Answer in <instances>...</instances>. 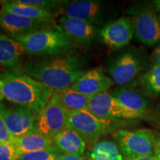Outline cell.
Returning a JSON list of instances; mask_svg holds the SVG:
<instances>
[{
    "mask_svg": "<svg viewBox=\"0 0 160 160\" xmlns=\"http://www.w3.org/2000/svg\"><path fill=\"white\" fill-rule=\"evenodd\" d=\"M86 59L75 53L28 61L20 68L53 91L71 87L85 74Z\"/></svg>",
    "mask_w": 160,
    "mask_h": 160,
    "instance_id": "obj_1",
    "label": "cell"
},
{
    "mask_svg": "<svg viewBox=\"0 0 160 160\" xmlns=\"http://www.w3.org/2000/svg\"><path fill=\"white\" fill-rule=\"evenodd\" d=\"M0 91L8 101L23 106L38 116L53 96V90L13 68L0 73Z\"/></svg>",
    "mask_w": 160,
    "mask_h": 160,
    "instance_id": "obj_2",
    "label": "cell"
},
{
    "mask_svg": "<svg viewBox=\"0 0 160 160\" xmlns=\"http://www.w3.org/2000/svg\"><path fill=\"white\" fill-rule=\"evenodd\" d=\"M11 38L22 45L26 53L37 57H53L65 55L71 53L77 47V43L59 25Z\"/></svg>",
    "mask_w": 160,
    "mask_h": 160,
    "instance_id": "obj_3",
    "label": "cell"
},
{
    "mask_svg": "<svg viewBox=\"0 0 160 160\" xmlns=\"http://www.w3.org/2000/svg\"><path fill=\"white\" fill-rule=\"evenodd\" d=\"M61 13L65 17L88 22L97 27H104L116 16L109 4L96 0L65 1Z\"/></svg>",
    "mask_w": 160,
    "mask_h": 160,
    "instance_id": "obj_4",
    "label": "cell"
},
{
    "mask_svg": "<svg viewBox=\"0 0 160 160\" xmlns=\"http://www.w3.org/2000/svg\"><path fill=\"white\" fill-rule=\"evenodd\" d=\"M116 138L125 159L154 155L155 135L151 130H119Z\"/></svg>",
    "mask_w": 160,
    "mask_h": 160,
    "instance_id": "obj_5",
    "label": "cell"
},
{
    "mask_svg": "<svg viewBox=\"0 0 160 160\" xmlns=\"http://www.w3.org/2000/svg\"><path fill=\"white\" fill-rule=\"evenodd\" d=\"M112 120L101 119L88 110L68 113L67 128L77 132L85 141L94 142L111 130Z\"/></svg>",
    "mask_w": 160,
    "mask_h": 160,
    "instance_id": "obj_6",
    "label": "cell"
},
{
    "mask_svg": "<svg viewBox=\"0 0 160 160\" xmlns=\"http://www.w3.org/2000/svg\"><path fill=\"white\" fill-rule=\"evenodd\" d=\"M143 70L144 62L139 53L128 50L118 56L107 71L113 82L124 86L128 85L139 79Z\"/></svg>",
    "mask_w": 160,
    "mask_h": 160,
    "instance_id": "obj_7",
    "label": "cell"
},
{
    "mask_svg": "<svg viewBox=\"0 0 160 160\" xmlns=\"http://www.w3.org/2000/svg\"><path fill=\"white\" fill-rule=\"evenodd\" d=\"M68 112L64 108L53 93L50 101L37 116L36 133L53 138L67 128Z\"/></svg>",
    "mask_w": 160,
    "mask_h": 160,
    "instance_id": "obj_8",
    "label": "cell"
},
{
    "mask_svg": "<svg viewBox=\"0 0 160 160\" xmlns=\"http://www.w3.org/2000/svg\"><path fill=\"white\" fill-rule=\"evenodd\" d=\"M88 111L99 119L106 120L137 119L145 116L125 108L108 92H102L90 98Z\"/></svg>",
    "mask_w": 160,
    "mask_h": 160,
    "instance_id": "obj_9",
    "label": "cell"
},
{
    "mask_svg": "<svg viewBox=\"0 0 160 160\" xmlns=\"http://www.w3.org/2000/svg\"><path fill=\"white\" fill-rule=\"evenodd\" d=\"M0 114L13 138L36 133L37 116L28 108L20 105L5 108Z\"/></svg>",
    "mask_w": 160,
    "mask_h": 160,
    "instance_id": "obj_10",
    "label": "cell"
},
{
    "mask_svg": "<svg viewBox=\"0 0 160 160\" xmlns=\"http://www.w3.org/2000/svg\"><path fill=\"white\" fill-rule=\"evenodd\" d=\"M133 18L134 35L139 42L153 47L160 42V17L154 10L145 8Z\"/></svg>",
    "mask_w": 160,
    "mask_h": 160,
    "instance_id": "obj_11",
    "label": "cell"
},
{
    "mask_svg": "<svg viewBox=\"0 0 160 160\" xmlns=\"http://www.w3.org/2000/svg\"><path fill=\"white\" fill-rule=\"evenodd\" d=\"M55 25H57L55 20L33 19L3 11H0V28L11 37L29 34Z\"/></svg>",
    "mask_w": 160,
    "mask_h": 160,
    "instance_id": "obj_12",
    "label": "cell"
},
{
    "mask_svg": "<svg viewBox=\"0 0 160 160\" xmlns=\"http://www.w3.org/2000/svg\"><path fill=\"white\" fill-rule=\"evenodd\" d=\"M134 35L133 17H122L113 20L104 26L100 31V37L106 45L113 49H119L127 45Z\"/></svg>",
    "mask_w": 160,
    "mask_h": 160,
    "instance_id": "obj_13",
    "label": "cell"
},
{
    "mask_svg": "<svg viewBox=\"0 0 160 160\" xmlns=\"http://www.w3.org/2000/svg\"><path fill=\"white\" fill-rule=\"evenodd\" d=\"M58 25L77 44L88 46L100 36V30L93 24L74 18L62 16Z\"/></svg>",
    "mask_w": 160,
    "mask_h": 160,
    "instance_id": "obj_14",
    "label": "cell"
},
{
    "mask_svg": "<svg viewBox=\"0 0 160 160\" xmlns=\"http://www.w3.org/2000/svg\"><path fill=\"white\" fill-rule=\"evenodd\" d=\"M114 84L110 77L104 73L101 68L87 71L72 85L71 88L82 94L92 97L98 93L107 92Z\"/></svg>",
    "mask_w": 160,
    "mask_h": 160,
    "instance_id": "obj_15",
    "label": "cell"
},
{
    "mask_svg": "<svg viewBox=\"0 0 160 160\" xmlns=\"http://www.w3.org/2000/svg\"><path fill=\"white\" fill-rule=\"evenodd\" d=\"M54 145L63 154L83 155L86 143L81 136L71 129L65 128L53 137Z\"/></svg>",
    "mask_w": 160,
    "mask_h": 160,
    "instance_id": "obj_16",
    "label": "cell"
},
{
    "mask_svg": "<svg viewBox=\"0 0 160 160\" xmlns=\"http://www.w3.org/2000/svg\"><path fill=\"white\" fill-rule=\"evenodd\" d=\"M25 53L21 43L8 35L0 33V65L13 68Z\"/></svg>",
    "mask_w": 160,
    "mask_h": 160,
    "instance_id": "obj_17",
    "label": "cell"
},
{
    "mask_svg": "<svg viewBox=\"0 0 160 160\" xmlns=\"http://www.w3.org/2000/svg\"><path fill=\"white\" fill-rule=\"evenodd\" d=\"M110 93L131 111L145 115L146 111L150 107L148 100L143 97L141 93L134 90L122 88L113 90Z\"/></svg>",
    "mask_w": 160,
    "mask_h": 160,
    "instance_id": "obj_18",
    "label": "cell"
},
{
    "mask_svg": "<svg viewBox=\"0 0 160 160\" xmlns=\"http://www.w3.org/2000/svg\"><path fill=\"white\" fill-rule=\"evenodd\" d=\"M20 154L51 149L54 146L53 138L37 134L13 138L12 141Z\"/></svg>",
    "mask_w": 160,
    "mask_h": 160,
    "instance_id": "obj_19",
    "label": "cell"
},
{
    "mask_svg": "<svg viewBox=\"0 0 160 160\" xmlns=\"http://www.w3.org/2000/svg\"><path fill=\"white\" fill-rule=\"evenodd\" d=\"M62 106L69 113L88 110L90 98L71 88L54 91L53 93Z\"/></svg>",
    "mask_w": 160,
    "mask_h": 160,
    "instance_id": "obj_20",
    "label": "cell"
},
{
    "mask_svg": "<svg viewBox=\"0 0 160 160\" xmlns=\"http://www.w3.org/2000/svg\"><path fill=\"white\" fill-rule=\"evenodd\" d=\"M2 11L13 14L33 19H45L54 21L55 16L42 11L33 6L25 5L17 1H6L4 4Z\"/></svg>",
    "mask_w": 160,
    "mask_h": 160,
    "instance_id": "obj_21",
    "label": "cell"
},
{
    "mask_svg": "<svg viewBox=\"0 0 160 160\" xmlns=\"http://www.w3.org/2000/svg\"><path fill=\"white\" fill-rule=\"evenodd\" d=\"M90 160H123L117 144L110 140L97 142L89 153Z\"/></svg>",
    "mask_w": 160,
    "mask_h": 160,
    "instance_id": "obj_22",
    "label": "cell"
},
{
    "mask_svg": "<svg viewBox=\"0 0 160 160\" xmlns=\"http://www.w3.org/2000/svg\"><path fill=\"white\" fill-rule=\"evenodd\" d=\"M141 88L148 94H160V65H153L138 79Z\"/></svg>",
    "mask_w": 160,
    "mask_h": 160,
    "instance_id": "obj_23",
    "label": "cell"
},
{
    "mask_svg": "<svg viewBox=\"0 0 160 160\" xmlns=\"http://www.w3.org/2000/svg\"><path fill=\"white\" fill-rule=\"evenodd\" d=\"M18 2L33 6L42 11L53 14V16L61 13L63 5L65 1L59 0H17Z\"/></svg>",
    "mask_w": 160,
    "mask_h": 160,
    "instance_id": "obj_24",
    "label": "cell"
},
{
    "mask_svg": "<svg viewBox=\"0 0 160 160\" xmlns=\"http://www.w3.org/2000/svg\"><path fill=\"white\" fill-rule=\"evenodd\" d=\"M62 154V153L54 145L52 148L45 151L24 153L20 156L18 160H57Z\"/></svg>",
    "mask_w": 160,
    "mask_h": 160,
    "instance_id": "obj_25",
    "label": "cell"
},
{
    "mask_svg": "<svg viewBox=\"0 0 160 160\" xmlns=\"http://www.w3.org/2000/svg\"><path fill=\"white\" fill-rule=\"evenodd\" d=\"M20 156L12 142L0 144V160H18Z\"/></svg>",
    "mask_w": 160,
    "mask_h": 160,
    "instance_id": "obj_26",
    "label": "cell"
},
{
    "mask_svg": "<svg viewBox=\"0 0 160 160\" xmlns=\"http://www.w3.org/2000/svg\"><path fill=\"white\" fill-rule=\"evenodd\" d=\"M13 138L7 128L5 122L0 114V144L11 142Z\"/></svg>",
    "mask_w": 160,
    "mask_h": 160,
    "instance_id": "obj_27",
    "label": "cell"
},
{
    "mask_svg": "<svg viewBox=\"0 0 160 160\" xmlns=\"http://www.w3.org/2000/svg\"><path fill=\"white\" fill-rule=\"evenodd\" d=\"M151 59L153 62V65H160V45H158L154 51L152 52Z\"/></svg>",
    "mask_w": 160,
    "mask_h": 160,
    "instance_id": "obj_28",
    "label": "cell"
},
{
    "mask_svg": "<svg viewBox=\"0 0 160 160\" xmlns=\"http://www.w3.org/2000/svg\"><path fill=\"white\" fill-rule=\"evenodd\" d=\"M155 160H160V133L155 135Z\"/></svg>",
    "mask_w": 160,
    "mask_h": 160,
    "instance_id": "obj_29",
    "label": "cell"
},
{
    "mask_svg": "<svg viewBox=\"0 0 160 160\" xmlns=\"http://www.w3.org/2000/svg\"><path fill=\"white\" fill-rule=\"evenodd\" d=\"M57 160H85L80 156L69 155V154H62L57 158Z\"/></svg>",
    "mask_w": 160,
    "mask_h": 160,
    "instance_id": "obj_30",
    "label": "cell"
},
{
    "mask_svg": "<svg viewBox=\"0 0 160 160\" xmlns=\"http://www.w3.org/2000/svg\"><path fill=\"white\" fill-rule=\"evenodd\" d=\"M125 160H155V157H154V155H153V156H148V157L133 158V159H125Z\"/></svg>",
    "mask_w": 160,
    "mask_h": 160,
    "instance_id": "obj_31",
    "label": "cell"
},
{
    "mask_svg": "<svg viewBox=\"0 0 160 160\" xmlns=\"http://www.w3.org/2000/svg\"><path fill=\"white\" fill-rule=\"evenodd\" d=\"M155 5H156V8H157V11L158 12V13L159 14V17H160V0L159 1H156Z\"/></svg>",
    "mask_w": 160,
    "mask_h": 160,
    "instance_id": "obj_32",
    "label": "cell"
},
{
    "mask_svg": "<svg viewBox=\"0 0 160 160\" xmlns=\"http://www.w3.org/2000/svg\"><path fill=\"white\" fill-rule=\"evenodd\" d=\"M6 1H1L0 0V11H2V8H3V5L5 3Z\"/></svg>",
    "mask_w": 160,
    "mask_h": 160,
    "instance_id": "obj_33",
    "label": "cell"
},
{
    "mask_svg": "<svg viewBox=\"0 0 160 160\" xmlns=\"http://www.w3.org/2000/svg\"><path fill=\"white\" fill-rule=\"evenodd\" d=\"M4 108H5V105H4L2 102H0V113H1V111H2Z\"/></svg>",
    "mask_w": 160,
    "mask_h": 160,
    "instance_id": "obj_34",
    "label": "cell"
},
{
    "mask_svg": "<svg viewBox=\"0 0 160 160\" xmlns=\"http://www.w3.org/2000/svg\"><path fill=\"white\" fill-rule=\"evenodd\" d=\"M3 99H4V97H3L2 93V92L0 91V102H1Z\"/></svg>",
    "mask_w": 160,
    "mask_h": 160,
    "instance_id": "obj_35",
    "label": "cell"
},
{
    "mask_svg": "<svg viewBox=\"0 0 160 160\" xmlns=\"http://www.w3.org/2000/svg\"></svg>",
    "mask_w": 160,
    "mask_h": 160,
    "instance_id": "obj_36",
    "label": "cell"
},
{
    "mask_svg": "<svg viewBox=\"0 0 160 160\" xmlns=\"http://www.w3.org/2000/svg\"></svg>",
    "mask_w": 160,
    "mask_h": 160,
    "instance_id": "obj_37",
    "label": "cell"
}]
</instances>
